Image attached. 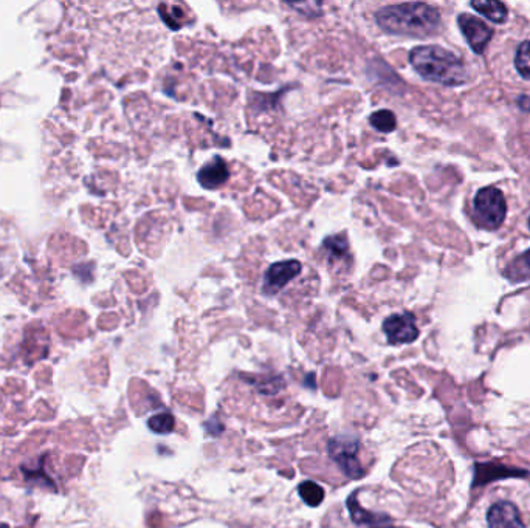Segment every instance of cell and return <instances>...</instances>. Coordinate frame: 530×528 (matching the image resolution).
I'll use <instances>...</instances> for the list:
<instances>
[{
    "mask_svg": "<svg viewBox=\"0 0 530 528\" xmlns=\"http://www.w3.org/2000/svg\"><path fill=\"white\" fill-rule=\"evenodd\" d=\"M377 24L393 35L422 36L433 35L441 27V14L431 5L399 4L388 5L377 11Z\"/></svg>",
    "mask_w": 530,
    "mask_h": 528,
    "instance_id": "6da1fadb",
    "label": "cell"
},
{
    "mask_svg": "<svg viewBox=\"0 0 530 528\" xmlns=\"http://www.w3.org/2000/svg\"><path fill=\"white\" fill-rule=\"evenodd\" d=\"M410 61L414 70L431 83L461 86L469 78L462 59L438 45L413 48Z\"/></svg>",
    "mask_w": 530,
    "mask_h": 528,
    "instance_id": "7a4b0ae2",
    "label": "cell"
},
{
    "mask_svg": "<svg viewBox=\"0 0 530 528\" xmlns=\"http://www.w3.org/2000/svg\"><path fill=\"white\" fill-rule=\"evenodd\" d=\"M360 442L357 437L343 434V436L332 437L327 442V453L337 463L340 470L349 479H362L365 476V468L358 460Z\"/></svg>",
    "mask_w": 530,
    "mask_h": 528,
    "instance_id": "3957f363",
    "label": "cell"
},
{
    "mask_svg": "<svg viewBox=\"0 0 530 528\" xmlns=\"http://www.w3.org/2000/svg\"><path fill=\"white\" fill-rule=\"evenodd\" d=\"M475 211L486 230H496L506 219L507 205L503 192L495 186H487L476 194Z\"/></svg>",
    "mask_w": 530,
    "mask_h": 528,
    "instance_id": "277c9868",
    "label": "cell"
},
{
    "mask_svg": "<svg viewBox=\"0 0 530 528\" xmlns=\"http://www.w3.org/2000/svg\"><path fill=\"white\" fill-rule=\"evenodd\" d=\"M383 332H385L388 343L397 346V344H410L417 340L419 329L416 326V318L413 313H396L385 319L383 323Z\"/></svg>",
    "mask_w": 530,
    "mask_h": 528,
    "instance_id": "5b68a950",
    "label": "cell"
},
{
    "mask_svg": "<svg viewBox=\"0 0 530 528\" xmlns=\"http://www.w3.org/2000/svg\"><path fill=\"white\" fill-rule=\"evenodd\" d=\"M458 24L473 52L478 53V55L484 53L493 36L492 28L472 14H461L458 18Z\"/></svg>",
    "mask_w": 530,
    "mask_h": 528,
    "instance_id": "8992f818",
    "label": "cell"
},
{
    "mask_svg": "<svg viewBox=\"0 0 530 528\" xmlns=\"http://www.w3.org/2000/svg\"><path fill=\"white\" fill-rule=\"evenodd\" d=\"M300 273L301 264L298 261H283L270 265L269 270L265 271L264 293L276 295Z\"/></svg>",
    "mask_w": 530,
    "mask_h": 528,
    "instance_id": "52a82bcc",
    "label": "cell"
},
{
    "mask_svg": "<svg viewBox=\"0 0 530 528\" xmlns=\"http://www.w3.org/2000/svg\"><path fill=\"white\" fill-rule=\"evenodd\" d=\"M490 528H524L520 511L512 502H496L487 513Z\"/></svg>",
    "mask_w": 530,
    "mask_h": 528,
    "instance_id": "ba28073f",
    "label": "cell"
},
{
    "mask_svg": "<svg viewBox=\"0 0 530 528\" xmlns=\"http://www.w3.org/2000/svg\"><path fill=\"white\" fill-rule=\"evenodd\" d=\"M228 177H230V172H228L227 163L221 157H214L197 172V182L205 189L219 188L227 182Z\"/></svg>",
    "mask_w": 530,
    "mask_h": 528,
    "instance_id": "9c48e42d",
    "label": "cell"
},
{
    "mask_svg": "<svg viewBox=\"0 0 530 528\" xmlns=\"http://www.w3.org/2000/svg\"><path fill=\"white\" fill-rule=\"evenodd\" d=\"M360 491H354L346 501V507H348L349 515H351L352 522L355 525H383L391 522V518L383 513H372V511L365 510V508L358 502L357 496Z\"/></svg>",
    "mask_w": 530,
    "mask_h": 528,
    "instance_id": "30bf717a",
    "label": "cell"
},
{
    "mask_svg": "<svg viewBox=\"0 0 530 528\" xmlns=\"http://www.w3.org/2000/svg\"><path fill=\"white\" fill-rule=\"evenodd\" d=\"M472 7L495 24L506 22L507 13H509L506 5L496 2V0H475L472 2Z\"/></svg>",
    "mask_w": 530,
    "mask_h": 528,
    "instance_id": "8fae6325",
    "label": "cell"
},
{
    "mask_svg": "<svg viewBox=\"0 0 530 528\" xmlns=\"http://www.w3.org/2000/svg\"><path fill=\"white\" fill-rule=\"evenodd\" d=\"M526 474L524 471L509 470L500 465H478L476 467V484H486L492 479H504V477L520 476Z\"/></svg>",
    "mask_w": 530,
    "mask_h": 528,
    "instance_id": "7c38bea8",
    "label": "cell"
},
{
    "mask_svg": "<svg viewBox=\"0 0 530 528\" xmlns=\"http://www.w3.org/2000/svg\"><path fill=\"white\" fill-rule=\"evenodd\" d=\"M369 123L382 134H389V132L396 131L397 118L391 110L382 109L377 110L369 117Z\"/></svg>",
    "mask_w": 530,
    "mask_h": 528,
    "instance_id": "4fadbf2b",
    "label": "cell"
},
{
    "mask_svg": "<svg viewBox=\"0 0 530 528\" xmlns=\"http://www.w3.org/2000/svg\"><path fill=\"white\" fill-rule=\"evenodd\" d=\"M298 493L300 498L306 502L309 507H320L321 502L324 501V490L320 485L315 484L312 480H306L303 484L298 487Z\"/></svg>",
    "mask_w": 530,
    "mask_h": 528,
    "instance_id": "5bb4252c",
    "label": "cell"
},
{
    "mask_svg": "<svg viewBox=\"0 0 530 528\" xmlns=\"http://www.w3.org/2000/svg\"><path fill=\"white\" fill-rule=\"evenodd\" d=\"M148 428L155 434L165 436L176 428V419L171 412H159V414L152 415L151 419L148 420Z\"/></svg>",
    "mask_w": 530,
    "mask_h": 528,
    "instance_id": "9a60e30c",
    "label": "cell"
},
{
    "mask_svg": "<svg viewBox=\"0 0 530 528\" xmlns=\"http://www.w3.org/2000/svg\"><path fill=\"white\" fill-rule=\"evenodd\" d=\"M245 381L255 386L261 394L265 395H275L278 394L281 389H284L286 383H284L283 378L281 377H253L252 380Z\"/></svg>",
    "mask_w": 530,
    "mask_h": 528,
    "instance_id": "2e32d148",
    "label": "cell"
},
{
    "mask_svg": "<svg viewBox=\"0 0 530 528\" xmlns=\"http://www.w3.org/2000/svg\"><path fill=\"white\" fill-rule=\"evenodd\" d=\"M506 275L509 276L513 281H523V279L529 278L530 276V250L526 253L521 254L520 258L515 259L507 268Z\"/></svg>",
    "mask_w": 530,
    "mask_h": 528,
    "instance_id": "e0dca14e",
    "label": "cell"
},
{
    "mask_svg": "<svg viewBox=\"0 0 530 528\" xmlns=\"http://www.w3.org/2000/svg\"><path fill=\"white\" fill-rule=\"evenodd\" d=\"M323 248L327 251V254H329V258H343V256L348 253V239H346L345 236H338V234H335V236H329L324 240Z\"/></svg>",
    "mask_w": 530,
    "mask_h": 528,
    "instance_id": "ac0fdd59",
    "label": "cell"
},
{
    "mask_svg": "<svg viewBox=\"0 0 530 528\" xmlns=\"http://www.w3.org/2000/svg\"><path fill=\"white\" fill-rule=\"evenodd\" d=\"M515 66L524 79H530V41L523 42L518 48Z\"/></svg>",
    "mask_w": 530,
    "mask_h": 528,
    "instance_id": "d6986e66",
    "label": "cell"
},
{
    "mask_svg": "<svg viewBox=\"0 0 530 528\" xmlns=\"http://www.w3.org/2000/svg\"><path fill=\"white\" fill-rule=\"evenodd\" d=\"M205 428H207V431L210 432L211 436H219V434L224 432V425H222V423L219 422L216 417L208 420V422L205 423Z\"/></svg>",
    "mask_w": 530,
    "mask_h": 528,
    "instance_id": "ffe728a7",
    "label": "cell"
},
{
    "mask_svg": "<svg viewBox=\"0 0 530 528\" xmlns=\"http://www.w3.org/2000/svg\"><path fill=\"white\" fill-rule=\"evenodd\" d=\"M518 106H520L521 109L526 110V112H530L529 96H521V98H518Z\"/></svg>",
    "mask_w": 530,
    "mask_h": 528,
    "instance_id": "44dd1931",
    "label": "cell"
},
{
    "mask_svg": "<svg viewBox=\"0 0 530 528\" xmlns=\"http://www.w3.org/2000/svg\"><path fill=\"white\" fill-rule=\"evenodd\" d=\"M306 386L307 388L315 389V386H317V384H315L314 375L312 374L307 375Z\"/></svg>",
    "mask_w": 530,
    "mask_h": 528,
    "instance_id": "7402d4cb",
    "label": "cell"
},
{
    "mask_svg": "<svg viewBox=\"0 0 530 528\" xmlns=\"http://www.w3.org/2000/svg\"><path fill=\"white\" fill-rule=\"evenodd\" d=\"M374 528H405V527H396V525H377V527Z\"/></svg>",
    "mask_w": 530,
    "mask_h": 528,
    "instance_id": "603a6c76",
    "label": "cell"
},
{
    "mask_svg": "<svg viewBox=\"0 0 530 528\" xmlns=\"http://www.w3.org/2000/svg\"><path fill=\"white\" fill-rule=\"evenodd\" d=\"M529 227H530V219H529Z\"/></svg>",
    "mask_w": 530,
    "mask_h": 528,
    "instance_id": "cb8c5ba5",
    "label": "cell"
}]
</instances>
